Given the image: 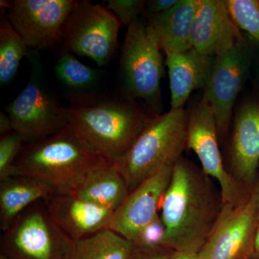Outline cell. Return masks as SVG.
<instances>
[{"mask_svg": "<svg viewBox=\"0 0 259 259\" xmlns=\"http://www.w3.org/2000/svg\"><path fill=\"white\" fill-rule=\"evenodd\" d=\"M134 246L111 229L75 241L69 259H129Z\"/></svg>", "mask_w": 259, "mask_h": 259, "instance_id": "7402d4cb", "label": "cell"}, {"mask_svg": "<svg viewBox=\"0 0 259 259\" xmlns=\"http://www.w3.org/2000/svg\"><path fill=\"white\" fill-rule=\"evenodd\" d=\"M187 112V148L197 155L204 173L217 182L224 204L240 203L250 193L242 188L227 171L212 108L202 97Z\"/></svg>", "mask_w": 259, "mask_h": 259, "instance_id": "9c48e42d", "label": "cell"}, {"mask_svg": "<svg viewBox=\"0 0 259 259\" xmlns=\"http://www.w3.org/2000/svg\"><path fill=\"white\" fill-rule=\"evenodd\" d=\"M106 8L115 15L122 25L128 27L144 16V0H108Z\"/></svg>", "mask_w": 259, "mask_h": 259, "instance_id": "4316f807", "label": "cell"}, {"mask_svg": "<svg viewBox=\"0 0 259 259\" xmlns=\"http://www.w3.org/2000/svg\"><path fill=\"white\" fill-rule=\"evenodd\" d=\"M244 40L228 11L226 0H199L191 30L193 49L215 57Z\"/></svg>", "mask_w": 259, "mask_h": 259, "instance_id": "2e32d148", "label": "cell"}, {"mask_svg": "<svg viewBox=\"0 0 259 259\" xmlns=\"http://www.w3.org/2000/svg\"><path fill=\"white\" fill-rule=\"evenodd\" d=\"M154 115L136 100L107 97L93 105L67 107V126L102 158L115 163Z\"/></svg>", "mask_w": 259, "mask_h": 259, "instance_id": "7a4b0ae2", "label": "cell"}, {"mask_svg": "<svg viewBox=\"0 0 259 259\" xmlns=\"http://www.w3.org/2000/svg\"><path fill=\"white\" fill-rule=\"evenodd\" d=\"M226 3L238 28L248 32L259 44V1L226 0Z\"/></svg>", "mask_w": 259, "mask_h": 259, "instance_id": "cb8c5ba5", "label": "cell"}, {"mask_svg": "<svg viewBox=\"0 0 259 259\" xmlns=\"http://www.w3.org/2000/svg\"><path fill=\"white\" fill-rule=\"evenodd\" d=\"M248 259H259V254L258 253H254L251 257H250Z\"/></svg>", "mask_w": 259, "mask_h": 259, "instance_id": "836d02e7", "label": "cell"}, {"mask_svg": "<svg viewBox=\"0 0 259 259\" xmlns=\"http://www.w3.org/2000/svg\"><path fill=\"white\" fill-rule=\"evenodd\" d=\"M122 24L110 10L90 1H76L65 26L63 48L90 58L99 66L111 61Z\"/></svg>", "mask_w": 259, "mask_h": 259, "instance_id": "ba28073f", "label": "cell"}, {"mask_svg": "<svg viewBox=\"0 0 259 259\" xmlns=\"http://www.w3.org/2000/svg\"><path fill=\"white\" fill-rule=\"evenodd\" d=\"M74 0L1 1V8L29 49H54L62 44Z\"/></svg>", "mask_w": 259, "mask_h": 259, "instance_id": "30bf717a", "label": "cell"}, {"mask_svg": "<svg viewBox=\"0 0 259 259\" xmlns=\"http://www.w3.org/2000/svg\"><path fill=\"white\" fill-rule=\"evenodd\" d=\"M251 64V51L245 40L214 57L202 97L214 112L221 142L229 133L233 108L248 79Z\"/></svg>", "mask_w": 259, "mask_h": 259, "instance_id": "8fae6325", "label": "cell"}, {"mask_svg": "<svg viewBox=\"0 0 259 259\" xmlns=\"http://www.w3.org/2000/svg\"><path fill=\"white\" fill-rule=\"evenodd\" d=\"M132 244L136 248L146 249H171L168 246L166 226L160 214L152 222L145 227L139 236L132 242Z\"/></svg>", "mask_w": 259, "mask_h": 259, "instance_id": "484cf974", "label": "cell"}, {"mask_svg": "<svg viewBox=\"0 0 259 259\" xmlns=\"http://www.w3.org/2000/svg\"><path fill=\"white\" fill-rule=\"evenodd\" d=\"M23 139L16 133L1 136L0 139V181L12 176L15 161L25 146Z\"/></svg>", "mask_w": 259, "mask_h": 259, "instance_id": "d4e9b609", "label": "cell"}, {"mask_svg": "<svg viewBox=\"0 0 259 259\" xmlns=\"http://www.w3.org/2000/svg\"><path fill=\"white\" fill-rule=\"evenodd\" d=\"M255 253L259 254V217L258 224H257L256 231H255L254 241Z\"/></svg>", "mask_w": 259, "mask_h": 259, "instance_id": "d6a6232c", "label": "cell"}, {"mask_svg": "<svg viewBox=\"0 0 259 259\" xmlns=\"http://www.w3.org/2000/svg\"><path fill=\"white\" fill-rule=\"evenodd\" d=\"M173 167L163 168L131 191L114 212L110 229L132 243L160 214L159 207L169 185Z\"/></svg>", "mask_w": 259, "mask_h": 259, "instance_id": "5bb4252c", "label": "cell"}, {"mask_svg": "<svg viewBox=\"0 0 259 259\" xmlns=\"http://www.w3.org/2000/svg\"><path fill=\"white\" fill-rule=\"evenodd\" d=\"M180 0H148L146 1L144 16L146 19L162 14L178 4Z\"/></svg>", "mask_w": 259, "mask_h": 259, "instance_id": "83f0119b", "label": "cell"}, {"mask_svg": "<svg viewBox=\"0 0 259 259\" xmlns=\"http://www.w3.org/2000/svg\"><path fill=\"white\" fill-rule=\"evenodd\" d=\"M74 243L53 221L44 199L2 232L0 250L8 259H69Z\"/></svg>", "mask_w": 259, "mask_h": 259, "instance_id": "52a82bcc", "label": "cell"}, {"mask_svg": "<svg viewBox=\"0 0 259 259\" xmlns=\"http://www.w3.org/2000/svg\"><path fill=\"white\" fill-rule=\"evenodd\" d=\"M13 132V125L9 115L5 112L0 113V135L1 136Z\"/></svg>", "mask_w": 259, "mask_h": 259, "instance_id": "f546056e", "label": "cell"}, {"mask_svg": "<svg viewBox=\"0 0 259 259\" xmlns=\"http://www.w3.org/2000/svg\"><path fill=\"white\" fill-rule=\"evenodd\" d=\"M223 158L232 178L250 193L259 169V102L257 100H245L237 108Z\"/></svg>", "mask_w": 259, "mask_h": 259, "instance_id": "4fadbf2b", "label": "cell"}, {"mask_svg": "<svg viewBox=\"0 0 259 259\" xmlns=\"http://www.w3.org/2000/svg\"><path fill=\"white\" fill-rule=\"evenodd\" d=\"M44 203L53 221L74 241L109 229L115 212L67 191H55Z\"/></svg>", "mask_w": 259, "mask_h": 259, "instance_id": "9a60e30c", "label": "cell"}, {"mask_svg": "<svg viewBox=\"0 0 259 259\" xmlns=\"http://www.w3.org/2000/svg\"><path fill=\"white\" fill-rule=\"evenodd\" d=\"M256 79L259 85V66H258V67H257L256 69Z\"/></svg>", "mask_w": 259, "mask_h": 259, "instance_id": "e575fe53", "label": "cell"}, {"mask_svg": "<svg viewBox=\"0 0 259 259\" xmlns=\"http://www.w3.org/2000/svg\"><path fill=\"white\" fill-rule=\"evenodd\" d=\"M250 197L259 209V169L254 185L250 190Z\"/></svg>", "mask_w": 259, "mask_h": 259, "instance_id": "1f68e13d", "label": "cell"}, {"mask_svg": "<svg viewBox=\"0 0 259 259\" xmlns=\"http://www.w3.org/2000/svg\"><path fill=\"white\" fill-rule=\"evenodd\" d=\"M102 157L66 126L49 137L24 146L13 175L32 177L55 191H69Z\"/></svg>", "mask_w": 259, "mask_h": 259, "instance_id": "3957f363", "label": "cell"}, {"mask_svg": "<svg viewBox=\"0 0 259 259\" xmlns=\"http://www.w3.org/2000/svg\"><path fill=\"white\" fill-rule=\"evenodd\" d=\"M187 136L185 109H170L153 116L127 152L114 163L127 182L129 192L163 168L174 166L183 156Z\"/></svg>", "mask_w": 259, "mask_h": 259, "instance_id": "277c9868", "label": "cell"}, {"mask_svg": "<svg viewBox=\"0 0 259 259\" xmlns=\"http://www.w3.org/2000/svg\"><path fill=\"white\" fill-rule=\"evenodd\" d=\"M67 192L112 211L120 207L130 192L122 174L114 163L103 158Z\"/></svg>", "mask_w": 259, "mask_h": 259, "instance_id": "d6986e66", "label": "cell"}, {"mask_svg": "<svg viewBox=\"0 0 259 259\" xmlns=\"http://www.w3.org/2000/svg\"><path fill=\"white\" fill-rule=\"evenodd\" d=\"M199 0H180L162 14L146 19L150 34L165 54L192 48L191 30Z\"/></svg>", "mask_w": 259, "mask_h": 259, "instance_id": "ffe728a7", "label": "cell"}, {"mask_svg": "<svg viewBox=\"0 0 259 259\" xmlns=\"http://www.w3.org/2000/svg\"><path fill=\"white\" fill-rule=\"evenodd\" d=\"M30 49L13 28L4 9L0 17V85L8 84L16 76L19 66Z\"/></svg>", "mask_w": 259, "mask_h": 259, "instance_id": "603a6c76", "label": "cell"}, {"mask_svg": "<svg viewBox=\"0 0 259 259\" xmlns=\"http://www.w3.org/2000/svg\"><path fill=\"white\" fill-rule=\"evenodd\" d=\"M164 64L161 49L148 31L146 20H136L127 28L121 52L123 97L143 100L154 115L161 114Z\"/></svg>", "mask_w": 259, "mask_h": 259, "instance_id": "8992f818", "label": "cell"}, {"mask_svg": "<svg viewBox=\"0 0 259 259\" xmlns=\"http://www.w3.org/2000/svg\"><path fill=\"white\" fill-rule=\"evenodd\" d=\"M0 259H8L4 255L0 254Z\"/></svg>", "mask_w": 259, "mask_h": 259, "instance_id": "d590c367", "label": "cell"}, {"mask_svg": "<svg viewBox=\"0 0 259 259\" xmlns=\"http://www.w3.org/2000/svg\"><path fill=\"white\" fill-rule=\"evenodd\" d=\"M54 73L60 83L64 97L71 102V105H93L108 97L103 90L102 70L80 62L64 48L56 61Z\"/></svg>", "mask_w": 259, "mask_h": 259, "instance_id": "ac0fdd59", "label": "cell"}, {"mask_svg": "<svg viewBox=\"0 0 259 259\" xmlns=\"http://www.w3.org/2000/svg\"><path fill=\"white\" fill-rule=\"evenodd\" d=\"M55 190L50 186L22 175H13L0 181V230L4 232L19 214L44 200Z\"/></svg>", "mask_w": 259, "mask_h": 259, "instance_id": "44dd1931", "label": "cell"}, {"mask_svg": "<svg viewBox=\"0 0 259 259\" xmlns=\"http://www.w3.org/2000/svg\"><path fill=\"white\" fill-rule=\"evenodd\" d=\"M165 55L171 92V110L183 109L191 94L205 87L214 57L200 54L193 48Z\"/></svg>", "mask_w": 259, "mask_h": 259, "instance_id": "e0dca14e", "label": "cell"}, {"mask_svg": "<svg viewBox=\"0 0 259 259\" xmlns=\"http://www.w3.org/2000/svg\"><path fill=\"white\" fill-rule=\"evenodd\" d=\"M259 209L250 195L237 204H224L217 222L199 250L200 259H248L255 253Z\"/></svg>", "mask_w": 259, "mask_h": 259, "instance_id": "7c38bea8", "label": "cell"}, {"mask_svg": "<svg viewBox=\"0 0 259 259\" xmlns=\"http://www.w3.org/2000/svg\"><path fill=\"white\" fill-rule=\"evenodd\" d=\"M224 205L214 180L188 158L174 165L163 195L160 215L173 250L198 253L217 222Z\"/></svg>", "mask_w": 259, "mask_h": 259, "instance_id": "6da1fadb", "label": "cell"}, {"mask_svg": "<svg viewBox=\"0 0 259 259\" xmlns=\"http://www.w3.org/2000/svg\"><path fill=\"white\" fill-rule=\"evenodd\" d=\"M27 58L31 66L30 79L5 107L13 131L25 145L46 139L68 125L67 107L62 106L48 86L39 51L30 49Z\"/></svg>", "mask_w": 259, "mask_h": 259, "instance_id": "5b68a950", "label": "cell"}, {"mask_svg": "<svg viewBox=\"0 0 259 259\" xmlns=\"http://www.w3.org/2000/svg\"><path fill=\"white\" fill-rule=\"evenodd\" d=\"M173 251L168 248L146 249L134 247L129 259H169Z\"/></svg>", "mask_w": 259, "mask_h": 259, "instance_id": "f1b7e54d", "label": "cell"}, {"mask_svg": "<svg viewBox=\"0 0 259 259\" xmlns=\"http://www.w3.org/2000/svg\"><path fill=\"white\" fill-rule=\"evenodd\" d=\"M169 259H200L198 253L194 252L174 250Z\"/></svg>", "mask_w": 259, "mask_h": 259, "instance_id": "4dcf8cb0", "label": "cell"}]
</instances>
